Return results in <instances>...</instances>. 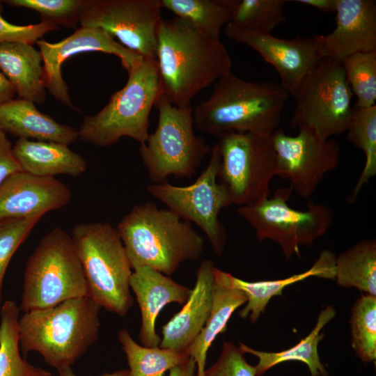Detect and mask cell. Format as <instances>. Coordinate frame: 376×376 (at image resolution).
<instances>
[{"label": "cell", "instance_id": "obj_19", "mask_svg": "<svg viewBox=\"0 0 376 376\" xmlns=\"http://www.w3.org/2000/svg\"><path fill=\"white\" fill-rule=\"evenodd\" d=\"M214 263L203 260L196 272L191 293L180 312L162 327L159 347L188 352L211 314L214 288Z\"/></svg>", "mask_w": 376, "mask_h": 376}, {"label": "cell", "instance_id": "obj_11", "mask_svg": "<svg viewBox=\"0 0 376 376\" xmlns=\"http://www.w3.org/2000/svg\"><path fill=\"white\" fill-rule=\"evenodd\" d=\"M221 155L217 143L211 148L206 168L194 183L175 186L168 180L147 186L148 192L182 219L198 226L207 237L214 253L221 256L227 233L219 219V212L233 205L226 186L217 182Z\"/></svg>", "mask_w": 376, "mask_h": 376}, {"label": "cell", "instance_id": "obj_14", "mask_svg": "<svg viewBox=\"0 0 376 376\" xmlns=\"http://www.w3.org/2000/svg\"><path fill=\"white\" fill-rule=\"evenodd\" d=\"M276 156V176L288 180L292 191L309 198L324 175L338 166L340 147L334 139H323L313 130L299 129L295 136L278 129L270 136Z\"/></svg>", "mask_w": 376, "mask_h": 376}, {"label": "cell", "instance_id": "obj_37", "mask_svg": "<svg viewBox=\"0 0 376 376\" xmlns=\"http://www.w3.org/2000/svg\"><path fill=\"white\" fill-rule=\"evenodd\" d=\"M256 367L247 363L244 353L230 342H224L217 361L204 376H256Z\"/></svg>", "mask_w": 376, "mask_h": 376}, {"label": "cell", "instance_id": "obj_13", "mask_svg": "<svg viewBox=\"0 0 376 376\" xmlns=\"http://www.w3.org/2000/svg\"><path fill=\"white\" fill-rule=\"evenodd\" d=\"M160 0H84L81 26L100 28L145 59H156Z\"/></svg>", "mask_w": 376, "mask_h": 376}, {"label": "cell", "instance_id": "obj_16", "mask_svg": "<svg viewBox=\"0 0 376 376\" xmlns=\"http://www.w3.org/2000/svg\"><path fill=\"white\" fill-rule=\"evenodd\" d=\"M36 43L42 59V81L45 88L56 100L74 109L76 108L72 104L68 85L61 73L62 65L68 58L85 52L113 54L119 58L127 72L144 59L116 42L107 32L96 27L81 26L58 42L40 39Z\"/></svg>", "mask_w": 376, "mask_h": 376}, {"label": "cell", "instance_id": "obj_2", "mask_svg": "<svg viewBox=\"0 0 376 376\" xmlns=\"http://www.w3.org/2000/svg\"><path fill=\"white\" fill-rule=\"evenodd\" d=\"M288 96L280 84L249 81L229 72L192 109L194 128L217 137L233 132L271 136L279 129Z\"/></svg>", "mask_w": 376, "mask_h": 376}, {"label": "cell", "instance_id": "obj_33", "mask_svg": "<svg viewBox=\"0 0 376 376\" xmlns=\"http://www.w3.org/2000/svg\"><path fill=\"white\" fill-rule=\"evenodd\" d=\"M352 347L364 363L376 359V297L361 295L352 308Z\"/></svg>", "mask_w": 376, "mask_h": 376}, {"label": "cell", "instance_id": "obj_8", "mask_svg": "<svg viewBox=\"0 0 376 376\" xmlns=\"http://www.w3.org/2000/svg\"><path fill=\"white\" fill-rule=\"evenodd\" d=\"M155 106L157 128L139 148L148 177L154 184L171 175L191 178L211 151L205 140L195 134L192 109L178 107L162 95Z\"/></svg>", "mask_w": 376, "mask_h": 376}, {"label": "cell", "instance_id": "obj_25", "mask_svg": "<svg viewBox=\"0 0 376 376\" xmlns=\"http://www.w3.org/2000/svg\"><path fill=\"white\" fill-rule=\"evenodd\" d=\"M336 256L330 251L323 250L315 263L308 270L278 280L249 282L241 280L228 273L230 283L242 290L247 297V304L241 311L240 315L246 318L249 315L252 322H256L272 297L281 295L283 290L295 283L304 281L311 276L335 279Z\"/></svg>", "mask_w": 376, "mask_h": 376}, {"label": "cell", "instance_id": "obj_20", "mask_svg": "<svg viewBox=\"0 0 376 376\" xmlns=\"http://www.w3.org/2000/svg\"><path fill=\"white\" fill-rule=\"evenodd\" d=\"M130 286L141 310L139 340L145 347H159L161 338L155 331V322L159 313L169 303H185L192 290L146 266L133 269Z\"/></svg>", "mask_w": 376, "mask_h": 376}, {"label": "cell", "instance_id": "obj_27", "mask_svg": "<svg viewBox=\"0 0 376 376\" xmlns=\"http://www.w3.org/2000/svg\"><path fill=\"white\" fill-rule=\"evenodd\" d=\"M335 279L344 288L354 287L376 297V240L361 241L336 258Z\"/></svg>", "mask_w": 376, "mask_h": 376}, {"label": "cell", "instance_id": "obj_1", "mask_svg": "<svg viewBox=\"0 0 376 376\" xmlns=\"http://www.w3.org/2000/svg\"><path fill=\"white\" fill-rule=\"evenodd\" d=\"M156 61L161 95L185 108L202 90L231 72L229 52L219 38L178 17L162 19L157 33Z\"/></svg>", "mask_w": 376, "mask_h": 376}, {"label": "cell", "instance_id": "obj_28", "mask_svg": "<svg viewBox=\"0 0 376 376\" xmlns=\"http://www.w3.org/2000/svg\"><path fill=\"white\" fill-rule=\"evenodd\" d=\"M19 308L6 300L0 312V376H52V373L29 363L19 352L17 324Z\"/></svg>", "mask_w": 376, "mask_h": 376}, {"label": "cell", "instance_id": "obj_3", "mask_svg": "<svg viewBox=\"0 0 376 376\" xmlns=\"http://www.w3.org/2000/svg\"><path fill=\"white\" fill-rule=\"evenodd\" d=\"M116 229L132 269L146 266L169 276L203 253L204 240L190 222L150 201L134 205Z\"/></svg>", "mask_w": 376, "mask_h": 376}, {"label": "cell", "instance_id": "obj_29", "mask_svg": "<svg viewBox=\"0 0 376 376\" xmlns=\"http://www.w3.org/2000/svg\"><path fill=\"white\" fill-rule=\"evenodd\" d=\"M162 8L172 12L205 34L219 38L230 23L233 0H160Z\"/></svg>", "mask_w": 376, "mask_h": 376}, {"label": "cell", "instance_id": "obj_36", "mask_svg": "<svg viewBox=\"0 0 376 376\" xmlns=\"http://www.w3.org/2000/svg\"><path fill=\"white\" fill-rule=\"evenodd\" d=\"M42 217L36 216L0 221V304L2 301L3 279L9 263Z\"/></svg>", "mask_w": 376, "mask_h": 376}, {"label": "cell", "instance_id": "obj_15", "mask_svg": "<svg viewBox=\"0 0 376 376\" xmlns=\"http://www.w3.org/2000/svg\"><path fill=\"white\" fill-rule=\"evenodd\" d=\"M224 33L228 38L254 49L273 66L279 76V84L294 97L324 58L317 36L283 39L271 33L238 29L230 24L224 27Z\"/></svg>", "mask_w": 376, "mask_h": 376}, {"label": "cell", "instance_id": "obj_18", "mask_svg": "<svg viewBox=\"0 0 376 376\" xmlns=\"http://www.w3.org/2000/svg\"><path fill=\"white\" fill-rule=\"evenodd\" d=\"M336 25L318 35L323 58L342 62L359 52L376 51V1L336 0Z\"/></svg>", "mask_w": 376, "mask_h": 376}, {"label": "cell", "instance_id": "obj_17", "mask_svg": "<svg viewBox=\"0 0 376 376\" xmlns=\"http://www.w3.org/2000/svg\"><path fill=\"white\" fill-rule=\"evenodd\" d=\"M70 188L54 177H42L20 171L0 186V221L43 217L71 200Z\"/></svg>", "mask_w": 376, "mask_h": 376}, {"label": "cell", "instance_id": "obj_24", "mask_svg": "<svg viewBox=\"0 0 376 376\" xmlns=\"http://www.w3.org/2000/svg\"><path fill=\"white\" fill-rule=\"evenodd\" d=\"M214 288L211 314L188 352L196 364V376H204L207 352L216 337L226 328L234 311L247 302L245 293L233 286L228 272L214 267Z\"/></svg>", "mask_w": 376, "mask_h": 376}, {"label": "cell", "instance_id": "obj_9", "mask_svg": "<svg viewBox=\"0 0 376 376\" xmlns=\"http://www.w3.org/2000/svg\"><path fill=\"white\" fill-rule=\"evenodd\" d=\"M292 192L290 187H281L272 197L237 210L259 241L277 243L288 260L299 255L300 246H311L323 236L334 219L332 211L324 204L309 201L305 210L292 208L288 204Z\"/></svg>", "mask_w": 376, "mask_h": 376}, {"label": "cell", "instance_id": "obj_10", "mask_svg": "<svg viewBox=\"0 0 376 376\" xmlns=\"http://www.w3.org/2000/svg\"><path fill=\"white\" fill-rule=\"evenodd\" d=\"M217 138L218 178L228 190L233 205H251L268 198L277 171L270 136L233 132Z\"/></svg>", "mask_w": 376, "mask_h": 376}, {"label": "cell", "instance_id": "obj_5", "mask_svg": "<svg viewBox=\"0 0 376 376\" xmlns=\"http://www.w3.org/2000/svg\"><path fill=\"white\" fill-rule=\"evenodd\" d=\"M71 238L81 262L88 296L100 306L120 317L133 305L129 259L116 228L108 222L74 226Z\"/></svg>", "mask_w": 376, "mask_h": 376}, {"label": "cell", "instance_id": "obj_21", "mask_svg": "<svg viewBox=\"0 0 376 376\" xmlns=\"http://www.w3.org/2000/svg\"><path fill=\"white\" fill-rule=\"evenodd\" d=\"M0 129L19 139L65 145L79 139L77 130L40 112L33 102L19 97L0 105Z\"/></svg>", "mask_w": 376, "mask_h": 376}, {"label": "cell", "instance_id": "obj_7", "mask_svg": "<svg viewBox=\"0 0 376 376\" xmlns=\"http://www.w3.org/2000/svg\"><path fill=\"white\" fill-rule=\"evenodd\" d=\"M85 296L87 283L71 236L55 228L41 239L26 261L19 308L25 313Z\"/></svg>", "mask_w": 376, "mask_h": 376}, {"label": "cell", "instance_id": "obj_23", "mask_svg": "<svg viewBox=\"0 0 376 376\" xmlns=\"http://www.w3.org/2000/svg\"><path fill=\"white\" fill-rule=\"evenodd\" d=\"M42 59L32 44L22 41L0 42V70L12 84L19 98L35 104L46 99L42 81Z\"/></svg>", "mask_w": 376, "mask_h": 376}, {"label": "cell", "instance_id": "obj_12", "mask_svg": "<svg viewBox=\"0 0 376 376\" xmlns=\"http://www.w3.org/2000/svg\"><path fill=\"white\" fill-rule=\"evenodd\" d=\"M352 95L342 63L324 58L295 97L290 126L311 129L323 139L346 132Z\"/></svg>", "mask_w": 376, "mask_h": 376}, {"label": "cell", "instance_id": "obj_43", "mask_svg": "<svg viewBox=\"0 0 376 376\" xmlns=\"http://www.w3.org/2000/svg\"><path fill=\"white\" fill-rule=\"evenodd\" d=\"M57 372L58 376H77L74 373L72 367L63 368L58 370ZM97 376H130V372L128 370H121Z\"/></svg>", "mask_w": 376, "mask_h": 376}, {"label": "cell", "instance_id": "obj_39", "mask_svg": "<svg viewBox=\"0 0 376 376\" xmlns=\"http://www.w3.org/2000/svg\"><path fill=\"white\" fill-rule=\"evenodd\" d=\"M22 171L13 152L11 142L0 129V186L12 174Z\"/></svg>", "mask_w": 376, "mask_h": 376}, {"label": "cell", "instance_id": "obj_6", "mask_svg": "<svg viewBox=\"0 0 376 376\" xmlns=\"http://www.w3.org/2000/svg\"><path fill=\"white\" fill-rule=\"evenodd\" d=\"M125 85L99 112L84 118L79 139L100 147L130 137L143 145L148 137L150 114L161 95L156 59H143L128 72Z\"/></svg>", "mask_w": 376, "mask_h": 376}, {"label": "cell", "instance_id": "obj_32", "mask_svg": "<svg viewBox=\"0 0 376 376\" xmlns=\"http://www.w3.org/2000/svg\"><path fill=\"white\" fill-rule=\"evenodd\" d=\"M286 2L285 0H233L230 24L244 30L271 33L286 20L283 12Z\"/></svg>", "mask_w": 376, "mask_h": 376}, {"label": "cell", "instance_id": "obj_38", "mask_svg": "<svg viewBox=\"0 0 376 376\" xmlns=\"http://www.w3.org/2000/svg\"><path fill=\"white\" fill-rule=\"evenodd\" d=\"M3 10V1H0V42L22 41L33 45L47 33L60 29L55 24L42 21L35 24H13L2 17Z\"/></svg>", "mask_w": 376, "mask_h": 376}, {"label": "cell", "instance_id": "obj_26", "mask_svg": "<svg viewBox=\"0 0 376 376\" xmlns=\"http://www.w3.org/2000/svg\"><path fill=\"white\" fill-rule=\"evenodd\" d=\"M336 311L332 306H327L322 310L317 323L310 334L297 344L289 349L277 352H263L254 350L240 343L239 348L244 353L251 354L258 358L255 366L256 376L263 375L271 368L279 363L297 361L307 365L311 376H327L328 372L322 363L318 352L319 342L324 338L321 329L335 316Z\"/></svg>", "mask_w": 376, "mask_h": 376}, {"label": "cell", "instance_id": "obj_30", "mask_svg": "<svg viewBox=\"0 0 376 376\" xmlns=\"http://www.w3.org/2000/svg\"><path fill=\"white\" fill-rule=\"evenodd\" d=\"M118 337L126 355L130 376H163L167 370L182 364L190 357L188 352L141 346L125 329L118 332Z\"/></svg>", "mask_w": 376, "mask_h": 376}, {"label": "cell", "instance_id": "obj_35", "mask_svg": "<svg viewBox=\"0 0 376 376\" xmlns=\"http://www.w3.org/2000/svg\"><path fill=\"white\" fill-rule=\"evenodd\" d=\"M11 6L23 7L40 13L41 21L77 28L84 0H7Z\"/></svg>", "mask_w": 376, "mask_h": 376}, {"label": "cell", "instance_id": "obj_4", "mask_svg": "<svg viewBox=\"0 0 376 376\" xmlns=\"http://www.w3.org/2000/svg\"><path fill=\"white\" fill-rule=\"evenodd\" d=\"M100 308L85 296L24 313L17 324L22 354L36 352L56 370L72 367L98 338Z\"/></svg>", "mask_w": 376, "mask_h": 376}, {"label": "cell", "instance_id": "obj_40", "mask_svg": "<svg viewBox=\"0 0 376 376\" xmlns=\"http://www.w3.org/2000/svg\"><path fill=\"white\" fill-rule=\"evenodd\" d=\"M289 1L306 5L325 13L336 12V0H295Z\"/></svg>", "mask_w": 376, "mask_h": 376}, {"label": "cell", "instance_id": "obj_22", "mask_svg": "<svg viewBox=\"0 0 376 376\" xmlns=\"http://www.w3.org/2000/svg\"><path fill=\"white\" fill-rule=\"evenodd\" d=\"M13 155L22 171L42 177H78L87 168L86 159L63 143L18 139Z\"/></svg>", "mask_w": 376, "mask_h": 376}, {"label": "cell", "instance_id": "obj_41", "mask_svg": "<svg viewBox=\"0 0 376 376\" xmlns=\"http://www.w3.org/2000/svg\"><path fill=\"white\" fill-rule=\"evenodd\" d=\"M168 376H196V364L192 357L169 370Z\"/></svg>", "mask_w": 376, "mask_h": 376}, {"label": "cell", "instance_id": "obj_34", "mask_svg": "<svg viewBox=\"0 0 376 376\" xmlns=\"http://www.w3.org/2000/svg\"><path fill=\"white\" fill-rule=\"evenodd\" d=\"M341 63L352 93L357 98L354 107L375 105L376 51L354 54Z\"/></svg>", "mask_w": 376, "mask_h": 376}, {"label": "cell", "instance_id": "obj_31", "mask_svg": "<svg viewBox=\"0 0 376 376\" xmlns=\"http://www.w3.org/2000/svg\"><path fill=\"white\" fill-rule=\"evenodd\" d=\"M346 132L348 141L363 151L366 159L357 182L347 198L350 203H354L362 187L376 175V105L367 108L353 107Z\"/></svg>", "mask_w": 376, "mask_h": 376}, {"label": "cell", "instance_id": "obj_42", "mask_svg": "<svg viewBox=\"0 0 376 376\" xmlns=\"http://www.w3.org/2000/svg\"><path fill=\"white\" fill-rule=\"evenodd\" d=\"M16 91L12 84L0 71V105L14 99Z\"/></svg>", "mask_w": 376, "mask_h": 376}]
</instances>
